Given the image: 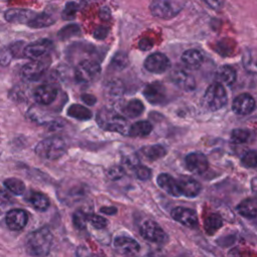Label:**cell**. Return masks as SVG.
<instances>
[{
    "label": "cell",
    "mask_w": 257,
    "mask_h": 257,
    "mask_svg": "<svg viewBox=\"0 0 257 257\" xmlns=\"http://www.w3.org/2000/svg\"><path fill=\"white\" fill-rule=\"evenodd\" d=\"M53 236L51 231L42 227L31 232L25 241V248L29 255L34 257H45L50 252Z\"/></svg>",
    "instance_id": "cell-1"
},
{
    "label": "cell",
    "mask_w": 257,
    "mask_h": 257,
    "mask_svg": "<svg viewBox=\"0 0 257 257\" xmlns=\"http://www.w3.org/2000/svg\"><path fill=\"white\" fill-rule=\"evenodd\" d=\"M95 120L98 126L104 131L118 133L121 135L128 134V122L116 111L110 108H101L97 111Z\"/></svg>",
    "instance_id": "cell-2"
},
{
    "label": "cell",
    "mask_w": 257,
    "mask_h": 257,
    "mask_svg": "<svg viewBox=\"0 0 257 257\" xmlns=\"http://www.w3.org/2000/svg\"><path fill=\"white\" fill-rule=\"evenodd\" d=\"M34 151L39 158L48 161H54L64 155L66 152V144L61 138H48L40 141L36 145Z\"/></svg>",
    "instance_id": "cell-3"
},
{
    "label": "cell",
    "mask_w": 257,
    "mask_h": 257,
    "mask_svg": "<svg viewBox=\"0 0 257 257\" xmlns=\"http://www.w3.org/2000/svg\"><path fill=\"white\" fill-rule=\"evenodd\" d=\"M184 4V0H153L150 10L155 17L168 20L179 14Z\"/></svg>",
    "instance_id": "cell-4"
},
{
    "label": "cell",
    "mask_w": 257,
    "mask_h": 257,
    "mask_svg": "<svg viewBox=\"0 0 257 257\" xmlns=\"http://www.w3.org/2000/svg\"><path fill=\"white\" fill-rule=\"evenodd\" d=\"M227 102V93L224 86L220 83H212L206 89L202 98V104L205 108L216 111L222 108Z\"/></svg>",
    "instance_id": "cell-5"
},
{
    "label": "cell",
    "mask_w": 257,
    "mask_h": 257,
    "mask_svg": "<svg viewBox=\"0 0 257 257\" xmlns=\"http://www.w3.org/2000/svg\"><path fill=\"white\" fill-rule=\"evenodd\" d=\"M101 71L100 65L95 60H81L75 67L74 78L79 83H89L97 79Z\"/></svg>",
    "instance_id": "cell-6"
},
{
    "label": "cell",
    "mask_w": 257,
    "mask_h": 257,
    "mask_svg": "<svg viewBox=\"0 0 257 257\" xmlns=\"http://www.w3.org/2000/svg\"><path fill=\"white\" fill-rule=\"evenodd\" d=\"M50 65V58L47 56L42 59L32 60L26 63L21 69V77L26 81L39 80L47 71Z\"/></svg>",
    "instance_id": "cell-7"
},
{
    "label": "cell",
    "mask_w": 257,
    "mask_h": 257,
    "mask_svg": "<svg viewBox=\"0 0 257 257\" xmlns=\"http://www.w3.org/2000/svg\"><path fill=\"white\" fill-rule=\"evenodd\" d=\"M140 233L144 239L160 245L166 244L169 240V236L164 229L153 220H146L141 225Z\"/></svg>",
    "instance_id": "cell-8"
},
{
    "label": "cell",
    "mask_w": 257,
    "mask_h": 257,
    "mask_svg": "<svg viewBox=\"0 0 257 257\" xmlns=\"http://www.w3.org/2000/svg\"><path fill=\"white\" fill-rule=\"evenodd\" d=\"M53 43L49 39H39L30 44H27L24 48L23 55L24 57L31 60L42 59L48 56V53L51 51Z\"/></svg>",
    "instance_id": "cell-9"
},
{
    "label": "cell",
    "mask_w": 257,
    "mask_h": 257,
    "mask_svg": "<svg viewBox=\"0 0 257 257\" xmlns=\"http://www.w3.org/2000/svg\"><path fill=\"white\" fill-rule=\"evenodd\" d=\"M172 218L188 228L198 227L199 220L196 211L186 207H176L171 212Z\"/></svg>",
    "instance_id": "cell-10"
},
{
    "label": "cell",
    "mask_w": 257,
    "mask_h": 257,
    "mask_svg": "<svg viewBox=\"0 0 257 257\" xmlns=\"http://www.w3.org/2000/svg\"><path fill=\"white\" fill-rule=\"evenodd\" d=\"M58 92L59 88L55 84H42L36 87L33 92V97L37 103L41 105H49L56 99Z\"/></svg>",
    "instance_id": "cell-11"
},
{
    "label": "cell",
    "mask_w": 257,
    "mask_h": 257,
    "mask_svg": "<svg viewBox=\"0 0 257 257\" xmlns=\"http://www.w3.org/2000/svg\"><path fill=\"white\" fill-rule=\"evenodd\" d=\"M144 96L153 104L164 103L167 99V90L163 83L154 81L147 84L143 90Z\"/></svg>",
    "instance_id": "cell-12"
},
{
    "label": "cell",
    "mask_w": 257,
    "mask_h": 257,
    "mask_svg": "<svg viewBox=\"0 0 257 257\" xmlns=\"http://www.w3.org/2000/svg\"><path fill=\"white\" fill-rule=\"evenodd\" d=\"M171 63L167 55L161 52H156L149 55L145 62V68L152 73H163L170 67Z\"/></svg>",
    "instance_id": "cell-13"
},
{
    "label": "cell",
    "mask_w": 257,
    "mask_h": 257,
    "mask_svg": "<svg viewBox=\"0 0 257 257\" xmlns=\"http://www.w3.org/2000/svg\"><path fill=\"white\" fill-rule=\"evenodd\" d=\"M28 116L32 121L39 124L47 125L50 130H59L63 125L62 119L51 117L46 112L41 110L39 107L32 106L28 111Z\"/></svg>",
    "instance_id": "cell-14"
},
{
    "label": "cell",
    "mask_w": 257,
    "mask_h": 257,
    "mask_svg": "<svg viewBox=\"0 0 257 257\" xmlns=\"http://www.w3.org/2000/svg\"><path fill=\"white\" fill-rule=\"evenodd\" d=\"M186 168L194 174H203L209 168L207 157L202 153H190L185 158Z\"/></svg>",
    "instance_id": "cell-15"
},
{
    "label": "cell",
    "mask_w": 257,
    "mask_h": 257,
    "mask_svg": "<svg viewBox=\"0 0 257 257\" xmlns=\"http://www.w3.org/2000/svg\"><path fill=\"white\" fill-rule=\"evenodd\" d=\"M36 13L29 9L22 8H12L8 9L4 13V18L9 23L15 24H28L34 17Z\"/></svg>",
    "instance_id": "cell-16"
},
{
    "label": "cell",
    "mask_w": 257,
    "mask_h": 257,
    "mask_svg": "<svg viewBox=\"0 0 257 257\" xmlns=\"http://www.w3.org/2000/svg\"><path fill=\"white\" fill-rule=\"evenodd\" d=\"M171 80L183 90L191 91L196 86L195 78L192 74L184 69H175L171 72Z\"/></svg>",
    "instance_id": "cell-17"
},
{
    "label": "cell",
    "mask_w": 257,
    "mask_h": 257,
    "mask_svg": "<svg viewBox=\"0 0 257 257\" xmlns=\"http://www.w3.org/2000/svg\"><path fill=\"white\" fill-rule=\"evenodd\" d=\"M255 108V99L249 93L237 95L232 103V109L235 113L245 115L252 112Z\"/></svg>",
    "instance_id": "cell-18"
},
{
    "label": "cell",
    "mask_w": 257,
    "mask_h": 257,
    "mask_svg": "<svg viewBox=\"0 0 257 257\" xmlns=\"http://www.w3.org/2000/svg\"><path fill=\"white\" fill-rule=\"evenodd\" d=\"M5 221L10 230L19 231L26 226L28 221V215L24 210L13 209L6 214Z\"/></svg>",
    "instance_id": "cell-19"
},
{
    "label": "cell",
    "mask_w": 257,
    "mask_h": 257,
    "mask_svg": "<svg viewBox=\"0 0 257 257\" xmlns=\"http://www.w3.org/2000/svg\"><path fill=\"white\" fill-rule=\"evenodd\" d=\"M178 180L182 196L187 198H195L201 192V185L198 181L189 176H181Z\"/></svg>",
    "instance_id": "cell-20"
},
{
    "label": "cell",
    "mask_w": 257,
    "mask_h": 257,
    "mask_svg": "<svg viewBox=\"0 0 257 257\" xmlns=\"http://www.w3.org/2000/svg\"><path fill=\"white\" fill-rule=\"evenodd\" d=\"M113 246L117 252L125 255H133L140 251V244L127 236H118L113 241Z\"/></svg>",
    "instance_id": "cell-21"
},
{
    "label": "cell",
    "mask_w": 257,
    "mask_h": 257,
    "mask_svg": "<svg viewBox=\"0 0 257 257\" xmlns=\"http://www.w3.org/2000/svg\"><path fill=\"white\" fill-rule=\"evenodd\" d=\"M157 184L163 191H165L167 194L173 197L182 196L178 180L173 178L169 174H166V173L160 174L157 178Z\"/></svg>",
    "instance_id": "cell-22"
},
{
    "label": "cell",
    "mask_w": 257,
    "mask_h": 257,
    "mask_svg": "<svg viewBox=\"0 0 257 257\" xmlns=\"http://www.w3.org/2000/svg\"><path fill=\"white\" fill-rule=\"evenodd\" d=\"M124 92V86L123 83L118 79H112L109 80L104 87V94L106 98L110 101L116 102L119 101V99L122 97Z\"/></svg>",
    "instance_id": "cell-23"
},
{
    "label": "cell",
    "mask_w": 257,
    "mask_h": 257,
    "mask_svg": "<svg viewBox=\"0 0 257 257\" xmlns=\"http://www.w3.org/2000/svg\"><path fill=\"white\" fill-rule=\"evenodd\" d=\"M182 62L190 69L199 68L204 60L203 54L197 49H188L182 54Z\"/></svg>",
    "instance_id": "cell-24"
},
{
    "label": "cell",
    "mask_w": 257,
    "mask_h": 257,
    "mask_svg": "<svg viewBox=\"0 0 257 257\" xmlns=\"http://www.w3.org/2000/svg\"><path fill=\"white\" fill-rule=\"evenodd\" d=\"M236 211L245 218H256L257 217V199L248 198L241 201L237 205Z\"/></svg>",
    "instance_id": "cell-25"
},
{
    "label": "cell",
    "mask_w": 257,
    "mask_h": 257,
    "mask_svg": "<svg viewBox=\"0 0 257 257\" xmlns=\"http://www.w3.org/2000/svg\"><path fill=\"white\" fill-rule=\"evenodd\" d=\"M223 225V218L217 213H209L204 219V229L208 235L216 233Z\"/></svg>",
    "instance_id": "cell-26"
},
{
    "label": "cell",
    "mask_w": 257,
    "mask_h": 257,
    "mask_svg": "<svg viewBox=\"0 0 257 257\" xmlns=\"http://www.w3.org/2000/svg\"><path fill=\"white\" fill-rule=\"evenodd\" d=\"M141 154L149 161H157L165 157L167 151L162 145H151L142 148Z\"/></svg>",
    "instance_id": "cell-27"
},
{
    "label": "cell",
    "mask_w": 257,
    "mask_h": 257,
    "mask_svg": "<svg viewBox=\"0 0 257 257\" xmlns=\"http://www.w3.org/2000/svg\"><path fill=\"white\" fill-rule=\"evenodd\" d=\"M153 131V124L148 120H140L133 123L128 130V136L131 137H146Z\"/></svg>",
    "instance_id": "cell-28"
},
{
    "label": "cell",
    "mask_w": 257,
    "mask_h": 257,
    "mask_svg": "<svg viewBox=\"0 0 257 257\" xmlns=\"http://www.w3.org/2000/svg\"><path fill=\"white\" fill-rule=\"evenodd\" d=\"M216 76L220 82L227 85H231L235 82L237 74H236V70L232 66L223 65L217 70Z\"/></svg>",
    "instance_id": "cell-29"
},
{
    "label": "cell",
    "mask_w": 257,
    "mask_h": 257,
    "mask_svg": "<svg viewBox=\"0 0 257 257\" xmlns=\"http://www.w3.org/2000/svg\"><path fill=\"white\" fill-rule=\"evenodd\" d=\"M67 114L70 117L76 118L78 120H87L90 119L92 116V112L89 108L78 103L71 104L67 109Z\"/></svg>",
    "instance_id": "cell-30"
},
{
    "label": "cell",
    "mask_w": 257,
    "mask_h": 257,
    "mask_svg": "<svg viewBox=\"0 0 257 257\" xmlns=\"http://www.w3.org/2000/svg\"><path fill=\"white\" fill-rule=\"evenodd\" d=\"M28 202L38 211H45L49 207V199L46 195L39 192H32L27 196Z\"/></svg>",
    "instance_id": "cell-31"
},
{
    "label": "cell",
    "mask_w": 257,
    "mask_h": 257,
    "mask_svg": "<svg viewBox=\"0 0 257 257\" xmlns=\"http://www.w3.org/2000/svg\"><path fill=\"white\" fill-rule=\"evenodd\" d=\"M144 103L140 99H132L123 106L122 113L127 117L135 118L140 116L144 112Z\"/></svg>",
    "instance_id": "cell-32"
},
{
    "label": "cell",
    "mask_w": 257,
    "mask_h": 257,
    "mask_svg": "<svg viewBox=\"0 0 257 257\" xmlns=\"http://www.w3.org/2000/svg\"><path fill=\"white\" fill-rule=\"evenodd\" d=\"M55 23V18L47 12L36 14V16L27 24L31 28H44Z\"/></svg>",
    "instance_id": "cell-33"
},
{
    "label": "cell",
    "mask_w": 257,
    "mask_h": 257,
    "mask_svg": "<svg viewBox=\"0 0 257 257\" xmlns=\"http://www.w3.org/2000/svg\"><path fill=\"white\" fill-rule=\"evenodd\" d=\"M128 65L127 54L123 51L116 52L110 60L109 68L114 71H121Z\"/></svg>",
    "instance_id": "cell-34"
},
{
    "label": "cell",
    "mask_w": 257,
    "mask_h": 257,
    "mask_svg": "<svg viewBox=\"0 0 257 257\" xmlns=\"http://www.w3.org/2000/svg\"><path fill=\"white\" fill-rule=\"evenodd\" d=\"M243 65L246 70L257 73V52L251 49H247L243 54Z\"/></svg>",
    "instance_id": "cell-35"
},
{
    "label": "cell",
    "mask_w": 257,
    "mask_h": 257,
    "mask_svg": "<svg viewBox=\"0 0 257 257\" xmlns=\"http://www.w3.org/2000/svg\"><path fill=\"white\" fill-rule=\"evenodd\" d=\"M4 186L14 195H22L25 191L24 183L17 178H7L4 180Z\"/></svg>",
    "instance_id": "cell-36"
},
{
    "label": "cell",
    "mask_w": 257,
    "mask_h": 257,
    "mask_svg": "<svg viewBox=\"0 0 257 257\" xmlns=\"http://www.w3.org/2000/svg\"><path fill=\"white\" fill-rule=\"evenodd\" d=\"M121 161L124 166L130 167L132 169H135L137 166L140 165L138 155L134 151H131L125 148L121 150Z\"/></svg>",
    "instance_id": "cell-37"
},
{
    "label": "cell",
    "mask_w": 257,
    "mask_h": 257,
    "mask_svg": "<svg viewBox=\"0 0 257 257\" xmlns=\"http://www.w3.org/2000/svg\"><path fill=\"white\" fill-rule=\"evenodd\" d=\"M80 9V4L75 1L67 2L62 10L61 17L64 20H72L74 19L77 11Z\"/></svg>",
    "instance_id": "cell-38"
},
{
    "label": "cell",
    "mask_w": 257,
    "mask_h": 257,
    "mask_svg": "<svg viewBox=\"0 0 257 257\" xmlns=\"http://www.w3.org/2000/svg\"><path fill=\"white\" fill-rule=\"evenodd\" d=\"M80 33V28L77 24H69L64 26L60 31H58L57 36L60 40H66L70 37L76 36Z\"/></svg>",
    "instance_id": "cell-39"
},
{
    "label": "cell",
    "mask_w": 257,
    "mask_h": 257,
    "mask_svg": "<svg viewBox=\"0 0 257 257\" xmlns=\"http://www.w3.org/2000/svg\"><path fill=\"white\" fill-rule=\"evenodd\" d=\"M250 132L244 128H235L231 133V142L233 144H243L249 140Z\"/></svg>",
    "instance_id": "cell-40"
},
{
    "label": "cell",
    "mask_w": 257,
    "mask_h": 257,
    "mask_svg": "<svg viewBox=\"0 0 257 257\" xmlns=\"http://www.w3.org/2000/svg\"><path fill=\"white\" fill-rule=\"evenodd\" d=\"M87 223H89L95 229H103L107 226V220L104 217H101L97 214H87Z\"/></svg>",
    "instance_id": "cell-41"
},
{
    "label": "cell",
    "mask_w": 257,
    "mask_h": 257,
    "mask_svg": "<svg viewBox=\"0 0 257 257\" xmlns=\"http://www.w3.org/2000/svg\"><path fill=\"white\" fill-rule=\"evenodd\" d=\"M241 163L243 166L247 168L257 169V151H249L247 152L241 159Z\"/></svg>",
    "instance_id": "cell-42"
},
{
    "label": "cell",
    "mask_w": 257,
    "mask_h": 257,
    "mask_svg": "<svg viewBox=\"0 0 257 257\" xmlns=\"http://www.w3.org/2000/svg\"><path fill=\"white\" fill-rule=\"evenodd\" d=\"M86 216H87V214L82 211H76L73 213L72 221H73V225L76 229L82 230L85 228V226H86L85 224L87 223Z\"/></svg>",
    "instance_id": "cell-43"
},
{
    "label": "cell",
    "mask_w": 257,
    "mask_h": 257,
    "mask_svg": "<svg viewBox=\"0 0 257 257\" xmlns=\"http://www.w3.org/2000/svg\"><path fill=\"white\" fill-rule=\"evenodd\" d=\"M124 175V169L122 166H112L110 168H108V170L106 171V176L109 180L111 181H116L119 180L123 177Z\"/></svg>",
    "instance_id": "cell-44"
},
{
    "label": "cell",
    "mask_w": 257,
    "mask_h": 257,
    "mask_svg": "<svg viewBox=\"0 0 257 257\" xmlns=\"http://www.w3.org/2000/svg\"><path fill=\"white\" fill-rule=\"evenodd\" d=\"M135 174L137 176L138 179L142 180V181H146V180H149L152 176V171L151 169H149L148 167L146 166H142V165H139L137 166L135 169Z\"/></svg>",
    "instance_id": "cell-45"
},
{
    "label": "cell",
    "mask_w": 257,
    "mask_h": 257,
    "mask_svg": "<svg viewBox=\"0 0 257 257\" xmlns=\"http://www.w3.org/2000/svg\"><path fill=\"white\" fill-rule=\"evenodd\" d=\"M24 43L23 42H20V41H17V42H14V43H11V45L9 46V49L13 55V57H24L23 55V52H24V48L26 45H23Z\"/></svg>",
    "instance_id": "cell-46"
},
{
    "label": "cell",
    "mask_w": 257,
    "mask_h": 257,
    "mask_svg": "<svg viewBox=\"0 0 257 257\" xmlns=\"http://www.w3.org/2000/svg\"><path fill=\"white\" fill-rule=\"evenodd\" d=\"M13 55L9 49V47H5L3 49L0 50V65L2 66H6L10 63V61L12 60Z\"/></svg>",
    "instance_id": "cell-47"
},
{
    "label": "cell",
    "mask_w": 257,
    "mask_h": 257,
    "mask_svg": "<svg viewBox=\"0 0 257 257\" xmlns=\"http://www.w3.org/2000/svg\"><path fill=\"white\" fill-rule=\"evenodd\" d=\"M108 28L106 26H98L94 29L93 31V37L95 39H98V40H102L104 38H106L107 34H108Z\"/></svg>",
    "instance_id": "cell-48"
},
{
    "label": "cell",
    "mask_w": 257,
    "mask_h": 257,
    "mask_svg": "<svg viewBox=\"0 0 257 257\" xmlns=\"http://www.w3.org/2000/svg\"><path fill=\"white\" fill-rule=\"evenodd\" d=\"M214 10H220L224 6V0H202Z\"/></svg>",
    "instance_id": "cell-49"
},
{
    "label": "cell",
    "mask_w": 257,
    "mask_h": 257,
    "mask_svg": "<svg viewBox=\"0 0 257 257\" xmlns=\"http://www.w3.org/2000/svg\"><path fill=\"white\" fill-rule=\"evenodd\" d=\"M75 255L76 257H92L90 251L88 250V248L84 245H79L77 248H76V251H75Z\"/></svg>",
    "instance_id": "cell-50"
},
{
    "label": "cell",
    "mask_w": 257,
    "mask_h": 257,
    "mask_svg": "<svg viewBox=\"0 0 257 257\" xmlns=\"http://www.w3.org/2000/svg\"><path fill=\"white\" fill-rule=\"evenodd\" d=\"M80 98H81V100H82L85 104H87V105H93V104H95V102H96V97H95L94 95H92V94L84 93V94H81Z\"/></svg>",
    "instance_id": "cell-51"
},
{
    "label": "cell",
    "mask_w": 257,
    "mask_h": 257,
    "mask_svg": "<svg viewBox=\"0 0 257 257\" xmlns=\"http://www.w3.org/2000/svg\"><path fill=\"white\" fill-rule=\"evenodd\" d=\"M152 46H153L152 42H151L149 39H146V38L142 39V40L140 41V43H139V47H140L142 50H149V49L152 48Z\"/></svg>",
    "instance_id": "cell-52"
},
{
    "label": "cell",
    "mask_w": 257,
    "mask_h": 257,
    "mask_svg": "<svg viewBox=\"0 0 257 257\" xmlns=\"http://www.w3.org/2000/svg\"><path fill=\"white\" fill-rule=\"evenodd\" d=\"M116 208L115 207H101L100 212L106 215H113L116 213Z\"/></svg>",
    "instance_id": "cell-53"
},
{
    "label": "cell",
    "mask_w": 257,
    "mask_h": 257,
    "mask_svg": "<svg viewBox=\"0 0 257 257\" xmlns=\"http://www.w3.org/2000/svg\"><path fill=\"white\" fill-rule=\"evenodd\" d=\"M100 17L102 19H108L110 17V12H109V9L106 8V7H103L101 10H100Z\"/></svg>",
    "instance_id": "cell-54"
},
{
    "label": "cell",
    "mask_w": 257,
    "mask_h": 257,
    "mask_svg": "<svg viewBox=\"0 0 257 257\" xmlns=\"http://www.w3.org/2000/svg\"><path fill=\"white\" fill-rule=\"evenodd\" d=\"M251 189H252L253 193L257 196V177H255L251 180Z\"/></svg>",
    "instance_id": "cell-55"
},
{
    "label": "cell",
    "mask_w": 257,
    "mask_h": 257,
    "mask_svg": "<svg viewBox=\"0 0 257 257\" xmlns=\"http://www.w3.org/2000/svg\"><path fill=\"white\" fill-rule=\"evenodd\" d=\"M150 257H165V256H163V255L160 254V253H154V254H152Z\"/></svg>",
    "instance_id": "cell-56"
},
{
    "label": "cell",
    "mask_w": 257,
    "mask_h": 257,
    "mask_svg": "<svg viewBox=\"0 0 257 257\" xmlns=\"http://www.w3.org/2000/svg\"><path fill=\"white\" fill-rule=\"evenodd\" d=\"M184 257H188V256H184ZM189 257H191V256H189Z\"/></svg>",
    "instance_id": "cell-57"
}]
</instances>
